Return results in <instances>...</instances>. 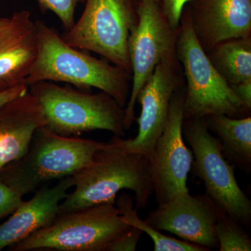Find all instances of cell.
Wrapping results in <instances>:
<instances>
[{
	"label": "cell",
	"instance_id": "6da1fadb",
	"mask_svg": "<svg viewBox=\"0 0 251 251\" xmlns=\"http://www.w3.org/2000/svg\"><path fill=\"white\" fill-rule=\"evenodd\" d=\"M38 53L25 79L29 85L41 81L62 82L82 90L98 89L125 108L131 89L132 75L105 59H98L67 44L58 32L36 21Z\"/></svg>",
	"mask_w": 251,
	"mask_h": 251
},
{
	"label": "cell",
	"instance_id": "7a4b0ae2",
	"mask_svg": "<svg viewBox=\"0 0 251 251\" xmlns=\"http://www.w3.org/2000/svg\"><path fill=\"white\" fill-rule=\"evenodd\" d=\"M72 177L75 189L61 202L59 214L115 203L117 193L123 189L133 191L135 209H143L153 194L150 159L127 151L112 140Z\"/></svg>",
	"mask_w": 251,
	"mask_h": 251
},
{
	"label": "cell",
	"instance_id": "3957f363",
	"mask_svg": "<svg viewBox=\"0 0 251 251\" xmlns=\"http://www.w3.org/2000/svg\"><path fill=\"white\" fill-rule=\"evenodd\" d=\"M28 87L44 110L45 128L54 133L72 137L105 130L122 138L126 135L125 108L105 92L92 94L50 81Z\"/></svg>",
	"mask_w": 251,
	"mask_h": 251
},
{
	"label": "cell",
	"instance_id": "277c9868",
	"mask_svg": "<svg viewBox=\"0 0 251 251\" xmlns=\"http://www.w3.org/2000/svg\"><path fill=\"white\" fill-rule=\"evenodd\" d=\"M25 156L0 172V179L21 196L53 179L73 176L92 161L108 143L57 134L45 127L36 130Z\"/></svg>",
	"mask_w": 251,
	"mask_h": 251
},
{
	"label": "cell",
	"instance_id": "5b68a950",
	"mask_svg": "<svg viewBox=\"0 0 251 251\" xmlns=\"http://www.w3.org/2000/svg\"><path fill=\"white\" fill-rule=\"evenodd\" d=\"M176 55L186 83L184 120L212 115H225L233 118L250 116L251 111L211 64L184 8L178 31Z\"/></svg>",
	"mask_w": 251,
	"mask_h": 251
},
{
	"label": "cell",
	"instance_id": "8992f818",
	"mask_svg": "<svg viewBox=\"0 0 251 251\" xmlns=\"http://www.w3.org/2000/svg\"><path fill=\"white\" fill-rule=\"evenodd\" d=\"M131 226L115 203L105 202L58 214L53 222L11 246L15 251H107Z\"/></svg>",
	"mask_w": 251,
	"mask_h": 251
},
{
	"label": "cell",
	"instance_id": "52a82bcc",
	"mask_svg": "<svg viewBox=\"0 0 251 251\" xmlns=\"http://www.w3.org/2000/svg\"><path fill=\"white\" fill-rule=\"evenodd\" d=\"M85 4L80 18L62 35L63 40L131 74L128 44L138 21L137 0H85Z\"/></svg>",
	"mask_w": 251,
	"mask_h": 251
},
{
	"label": "cell",
	"instance_id": "ba28073f",
	"mask_svg": "<svg viewBox=\"0 0 251 251\" xmlns=\"http://www.w3.org/2000/svg\"><path fill=\"white\" fill-rule=\"evenodd\" d=\"M183 136L192 151L193 173L207 194L234 221L244 227L251 224V201L238 184L234 166L223 153L221 144L206 126L205 118L185 119Z\"/></svg>",
	"mask_w": 251,
	"mask_h": 251
},
{
	"label": "cell",
	"instance_id": "9c48e42d",
	"mask_svg": "<svg viewBox=\"0 0 251 251\" xmlns=\"http://www.w3.org/2000/svg\"><path fill=\"white\" fill-rule=\"evenodd\" d=\"M138 21L128 38L131 89L125 107V128L135 121V108L140 90L163 59L176 56L177 29L172 28L159 0H137Z\"/></svg>",
	"mask_w": 251,
	"mask_h": 251
},
{
	"label": "cell",
	"instance_id": "30bf717a",
	"mask_svg": "<svg viewBox=\"0 0 251 251\" xmlns=\"http://www.w3.org/2000/svg\"><path fill=\"white\" fill-rule=\"evenodd\" d=\"M181 69L176 55L158 63L137 97L136 102L141 106L140 116L135 119L138 134L126 140L115 135L112 140L119 146L150 159L166 127L172 98L184 85Z\"/></svg>",
	"mask_w": 251,
	"mask_h": 251
},
{
	"label": "cell",
	"instance_id": "8fae6325",
	"mask_svg": "<svg viewBox=\"0 0 251 251\" xmlns=\"http://www.w3.org/2000/svg\"><path fill=\"white\" fill-rule=\"evenodd\" d=\"M184 98L183 86L172 98L166 127L150 158L153 193L158 204L189 193L187 180L194 158L183 136Z\"/></svg>",
	"mask_w": 251,
	"mask_h": 251
},
{
	"label": "cell",
	"instance_id": "7c38bea8",
	"mask_svg": "<svg viewBox=\"0 0 251 251\" xmlns=\"http://www.w3.org/2000/svg\"><path fill=\"white\" fill-rule=\"evenodd\" d=\"M226 214L207 194L180 195L158 206L145 221L158 230L211 250L218 249L215 226Z\"/></svg>",
	"mask_w": 251,
	"mask_h": 251
},
{
	"label": "cell",
	"instance_id": "4fadbf2b",
	"mask_svg": "<svg viewBox=\"0 0 251 251\" xmlns=\"http://www.w3.org/2000/svg\"><path fill=\"white\" fill-rule=\"evenodd\" d=\"M184 9L206 52L221 41L251 36V0H191Z\"/></svg>",
	"mask_w": 251,
	"mask_h": 251
},
{
	"label": "cell",
	"instance_id": "5bb4252c",
	"mask_svg": "<svg viewBox=\"0 0 251 251\" xmlns=\"http://www.w3.org/2000/svg\"><path fill=\"white\" fill-rule=\"evenodd\" d=\"M38 48L37 27L31 13H15L0 31V91L25 84Z\"/></svg>",
	"mask_w": 251,
	"mask_h": 251
},
{
	"label": "cell",
	"instance_id": "9a60e30c",
	"mask_svg": "<svg viewBox=\"0 0 251 251\" xmlns=\"http://www.w3.org/2000/svg\"><path fill=\"white\" fill-rule=\"evenodd\" d=\"M46 125L42 107L29 90L0 107V172L26 154Z\"/></svg>",
	"mask_w": 251,
	"mask_h": 251
},
{
	"label": "cell",
	"instance_id": "2e32d148",
	"mask_svg": "<svg viewBox=\"0 0 251 251\" xmlns=\"http://www.w3.org/2000/svg\"><path fill=\"white\" fill-rule=\"evenodd\" d=\"M74 186L72 176L59 179L52 187L36 191L27 201H23L7 221L0 225V251L11 247L53 222L59 205Z\"/></svg>",
	"mask_w": 251,
	"mask_h": 251
},
{
	"label": "cell",
	"instance_id": "e0dca14e",
	"mask_svg": "<svg viewBox=\"0 0 251 251\" xmlns=\"http://www.w3.org/2000/svg\"><path fill=\"white\" fill-rule=\"evenodd\" d=\"M209 131L217 136L225 158L249 174L251 171V117L225 115L204 117Z\"/></svg>",
	"mask_w": 251,
	"mask_h": 251
},
{
	"label": "cell",
	"instance_id": "ac0fdd59",
	"mask_svg": "<svg viewBox=\"0 0 251 251\" xmlns=\"http://www.w3.org/2000/svg\"><path fill=\"white\" fill-rule=\"evenodd\" d=\"M206 54L229 85L251 81V36L221 41Z\"/></svg>",
	"mask_w": 251,
	"mask_h": 251
},
{
	"label": "cell",
	"instance_id": "d6986e66",
	"mask_svg": "<svg viewBox=\"0 0 251 251\" xmlns=\"http://www.w3.org/2000/svg\"><path fill=\"white\" fill-rule=\"evenodd\" d=\"M117 206L125 221L132 227L139 229L148 234L154 244L155 251H209V249L191 244L184 240L168 237L153 227L145 220H142L138 210L133 208V198L130 195L122 193L117 200Z\"/></svg>",
	"mask_w": 251,
	"mask_h": 251
},
{
	"label": "cell",
	"instance_id": "ffe728a7",
	"mask_svg": "<svg viewBox=\"0 0 251 251\" xmlns=\"http://www.w3.org/2000/svg\"><path fill=\"white\" fill-rule=\"evenodd\" d=\"M215 234L219 251H251V239L249 234L233 219L225 214L217 221Z\"/></svg>",
	"mask_w": 251,
	"mask_h": 251
},
{
	"label": "cell",
	"instance_id": "44dd1931",
	"mask_svg": "<svg viewBox=\"0 0 251 251\" xmlns=\"http://www.w3.org/2000/svg\"><path fill=\"white\" fill-rule=\"evenodd\" d=\"M42 11H52L58 17L66 31L75 23V9L79 3L85 4V0H37Z\"/></svg>",
	"mask_w": 251,
	"mask_h": 251
},
{
	"label": "cell",
	"instance_id": "7402d4cb",
	"mask_svg": "<svg viewBox=\"0 0 251 251\" xmlns=\"http://www.w3.org/2000/svg\"><path fill=\"white\" fill-rule=\"evenodd\" d=\"M23 201V196L0 179V219L12 214Z\"/></svg>",
	"mask_w": 251,
	"mask_h": 251
},
{
	"label": "cell",
	"instance_id": "603a6c76",
	"mask_svg": "<svg viewBox=\"0 0 251 251\" xmlns=\"http://www.w3.org/2000/svg\"><path fill=\"white\" fill-rule=\"evenodd\" d=\"M142 234L141 230L131 226L110 244L107 251H134Z\"/></svg>",
	"mask_w": 251,
	"mask_h": 251
},
{
	"label": "cell",
	"instance_id": "cb8c5ba5",
	"mask_svg": "<svg viewBox=\"0 0 251 251\" xmlns=\"http://www.w3.org/2000/svg\"><path fill=\"white\" fill-rule=\"evenodd\" d=\"M190 1L191 0H159L163 13L173 29L179 28L183 9Z\"/></svg>",
	"mask_w": 251,
	"mask_h": 251
},
{
	"label": "cell",
	"instance_id": "d4e9b609",
	"mask_svg": "<svg viewBox=\"0 0 251 251\" xmlns=\"http://www.w3.org/2000/svg\"><path fill=\"white\" fill-rule=\"evenodd\" d=\"M231 87L248 110L251 111V81L231 85Z\"/></svg>",
	"mask_w": 251,
	"mask_h": 251
},
{
	"label": "cell",
	"instance_id": "484cf974",
	"mask_svg": "<svg viewBox=\"0 0 251 251\" xmlns=\"http://www.w3.org/2000/svg\"><path fill=\"white\" fill-rule=\"evenodd\" d=\"M29 90V87L25 84L16 86L3 91H0V107L9 103L11 100L20 96L25 94Z\"/></svg>",
	"mask_w": 251,
	"mask_h": 251
},
{
	"label": "cell",
	"instance_id": "4316f807",
	"mask_svg": "<svg viewBox=\"0 0 251 251\" xmlns=\"http://www.w3.org/2000/svg\"><path fill=\"white\" fill-rule=\"evenodd\" d=\"M10 18H0V31H2L9 23Z\"/></svg>",
	"mask_w": 251,
	"mask_h": 251
}]
</instances>
